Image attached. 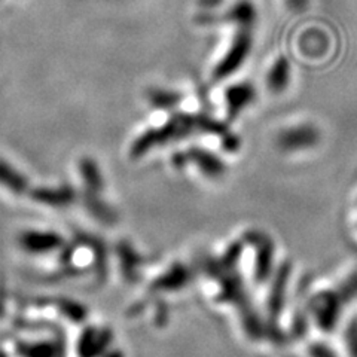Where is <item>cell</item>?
Segmentation results:
<instances>
[{
    "label": "cell",
    "instance_id": "cell-2",
    "mask_svg": "<svg viewBox=\"0 0 357 357\" xmlns=\"http://www.w3.org/2000/svg\"><path fill=\"white\" fill-rule=\"evenodd\" d=\"M319 140V131L316 127L304 124L289 128L280 136L282 146L286 149H304L316 144Z\"/></svg>",
    "mask_w": 357,
    "mask_h": 357
},
{
    "label": "cell",
    "instance_id": "cell-3",
    "mask_svg": "<svg viewBox=\"0 0 357 357\" xmlns=\"http://www.w3.org/2000/svg\"><path fill=\"white\" fill-rule=\"evenodd\" d=\"M255 96H256L255 88L248 82L229 86L225 91L228 116L232 119L237 115H240L241 110L253 102Z\"/></svg>",
    "mask_w": 357,
    "mask_h": 357
},
{
    "label": "cell",
    "instance_id": "cell-8",
    "mask_svg": "<svg viewBox=\"0 0 357 357\" xmlns=\"http://www.w3.org/2000/svg\"><path fill=\"white\" fill-rule=\"evenodd\" d=\"M149 100L153 106L160 109H167V107L176 106L178 102H181V94L167 91V89H155V91L151 93Z\"/></svg>",
    "mask_w": 357,
    "mask_h": 357
},
{
    "label": "cell",
    "instance_id": "cell-5",
    "mask_svg": "<svg viewBox=\"0 0 357 357\" xmlns=\"http://www.w3.org/2000/svg\"><path fill=\"white\" fill-rule=\"evenodd\" d=\"M290 81V63L286 57H278L271 66L270 72L266 76L268 88L273 93H282L287 88Z\"/></svg>",
    "mask_w": 357,
    "mask_h": 357
},
{
    "label": "cell",
    "instance_id": "cell-7",
    "mask_svg": "<svg viewBox=\"0 0 357 357\" xmlns=\"http://www.w3.org/2000/svg\"><path fill=\"white\" fill-rule=\"evenodd\" d=\"M26 186V181L22 176L5 160L0 158V188L6 189L8 192H22Z\"/></svg>",
    "mask_w": 357,
    "mask_h": 357
},
{
    "label": "cell",
    "instance_id": "cell-6",
    "mask_svg": "<svg viewBox=\"0 0 357 357\" xmlns=\"http://www.w3.org/2000/svg\"><path fill=\"white\" fill-rule=\"evenodd\" d=\"M225 21L232 22L234 26L255 27L256 9L250 0H240L234 5L225 15Z\"/></svg>",
    "mask_w": 357,
    "mask_h": 357
},
{
    "label": "cell",
    "instance_id": "cell-10",
    "mask_svg": "<svg viewBox=\"0 0 357 357\" xmlns=\"http://www.w3.org/2000/svg\"><path fill=\"white\" fill-rule=\"evenodd\" d=\"M201 5L204 8H215L220 5V0H201Z\"/></svg>",
    "mask_w": 357,
    "mask_h": 357
},
{
    "label": "cell",
    "instance_id": "cell-1",
    "mask_svg": "<svg viewBox=\"0 0 357 357\" xmlns=\"http://www.w3.org/2000/svg\"><path fill=\"white\" fill-rule=\"evenodd\" d=\"M253 45V27L237 26V31L234 35V39L229 45V50L225 54V57L218 64L215 69L216 79H223V77L231 76L238 67L243 66L245 59L249 57Z\"/></svg>",
    "mask_w": 357,
    "mask_h": 357
},
{
    "label": "cell",
    "instance_id": "cell-4",
    "mask_svg": "<svg viewBox=\"0 0 357 357\" xmlns=\"http://www.w3.org/2000/svg\"><path fill=\"white\" fill-rule=\"evenodd\" d=\"M20 245L29 253H45L51 252L60 244L57 236L51 232H39V231H27L20 236Z\"/></svg>",
    "mask_w": 357,
    "mask_h": 357
},
{
    "label": "cell",
    "instance_id": "cell-9",
    "mask_svg": "<svg viewBox=\"0 0 357 357\" xmlns=\"http://www.w3.org/2000/svg\"><path fill=\"white\" fill-rule=\"evenodd\" d=\"M286 2L292 10H303L307 6V0H286Z\"/></svg>",
    "mask_w": 357,
    "mask_h": 357
}]
</instances>
